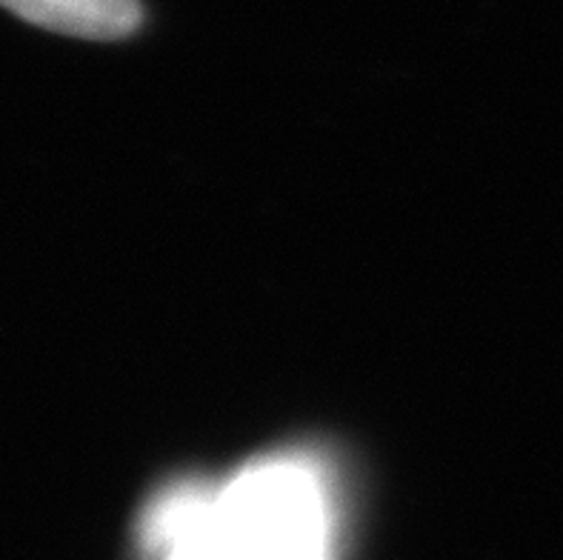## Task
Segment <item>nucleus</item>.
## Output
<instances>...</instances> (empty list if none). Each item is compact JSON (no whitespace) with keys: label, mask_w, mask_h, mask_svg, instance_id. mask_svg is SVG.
<instances>
[{"label":"nucleus","mask_w":563,"mask_h":560,"mask_svg":"<svg viewBox=\"0 0 563 560\" xmlns=\"http://www.w3.org/2000/svg\"><path fill=\"white\" fill-rule=\"evenodd\" d=\"M0 7L41 29L89 41H118L143 23L137 0H0Z\"/></svg>","instance_id":"nucleus-1"}]
</instances>
